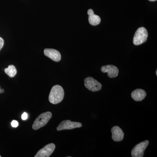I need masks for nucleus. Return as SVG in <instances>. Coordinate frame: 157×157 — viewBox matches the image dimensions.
Wrapping results in <instances>:
<instances>
[{"label":"nucleus","instance_id":"1","mask_svg":"<svg viewBox=\"0 0 157 157\" xmlns=\"http://www.w3.org/2000/svg\"><path fill=\"white\" fill-rule=\"evenodd\" d=\"M64 97V91L60 86H54L51 90L48 100L51 104H58L61 102Z\"/></svg>","mask_w":157,"mask_h":157},{"label":"nucleus","instance_id":"2","mask_svg":"<svg viewBox=\"0 0 157 157\" xmlns=\"http://www.w3.org/2000/svg\"><path fill=\"white\" fill-rule=\"evenodd\" d=\"M52 117V114L50 112L43 113L38 116L34 122L33 128L37 130L44 127L46 124Z\"/></svg>","mask_w":157,"mask_h":157},{"label":"nucleus","instance_id":"3","mask_svg":"<svg viewBox=\"0 0 157 157\" xmlns=\"http://www.w3.org/2000/svg\"><path fill=\"white\" fill-rule=\"evenodd\" d=\"M148 33L144 27H140L137 29L133 38V43L135 45L143 44L147 40Z\"/></svg>","mask_w":157,"mask_h":157},{"label":"nucleus","instance_id":"4","mask_svg":"<svg viewBox=\"0 0 157 157\" xmlns=\"http://www.w3.org/2000/svg\"><path fill=\"white\" fill-rule=\"evenodd\" d=\"M84 85L88 89L93 92L98 91L102 88V84L91 77H87L85 79Z\"/></svg>","mask_w":157,"mask_h":157},{"label":"nucleus","instance_id":"5","mask_svg":"<svg viewBox=\"0 0 157 157\" xmlns=\"http://www.w3.org/2000/svg\"><path fill=\"white\" fill-rule=\"evenodd\" d=\"M148 140H146L137 144L132 149V156L133 157H143L144 151L148 146Z\"/></svg>","mask_w":157,"mask_h":157},{"label":"nucleus","instance_id":"6","mask_svg":"<svg viewBox=\"0 0 157 157\" xmlns=\"http://www.w3.org/2000/svg\"><path fill=\"white\" fill-rule=\"evenodd\" d=\"M82 124L79 122L71 121L70 120L63 121L60 123L57 128L58 131L65 130H71L76 128H81Z\"/></svg>","mask_w":157,"mask_h":157},{"label":"nucleus","instance_id":"7","mask_svg":"<svg viewBox=\"0 0 157 157\" xmlns=\"http://www.w3.org/2000/svg\"><path fill=\"white\" fill-rule=\"evenodd\" d=\"M56 146L53 143H50L45 145L35 155V157H49L55 149Z\"/></svg>","mask_w":157,"mask_h":157},{"label":"nucleus","instance_id":"8","mask_svg":"<svg viewBox=\"0 0 157 157\" xmlns=\"http://www.w3.org/2000/svg\"><path fill=\"white\" fill-rule=\"evenodd\" d=\"M101 70L103 73H107L109 78H115L118 75V69L113 65L103 66L101 68Z\"/></svg>","mask_w":157,"mask_h":157},{"label":"nucleus","instance_id":"9","mask_svg":"<svg viewBox=\"0 0 157 157\" xmlns=\"http://www.w3.org/2000/svg\"><path fill=\"white\" fill-rule=\"evenodd\" d=\"M44 54L45 56L48 57L54 61L58 62L61 59L60 53L56 49L45 48L44 51Z\"/></svg>","mask_w":157,"mask_h":157},{"label":"nucleus","instance_id":"10","mask_svg":"<svg viewBox=\"0 0 157 157\" xmlns=\"http://www.w3.org/2000/svg\"><path fill=\"white\" fill-rule=\"evenodd\" d=\"M112 132V138L113 140L115 141H121L123 139L124 133L122 129L118 126L113 127L111 129Z\"/></svg>","mask_w":157,"mask_h":157},{"label":"nucleus","instance_id":"11","mask_svg":"<svg viewBox=\"0 0 157 157\" xmlns=\"http://www.w3.org/2000/svg\"><path fill=\"white\" fill-rule=\"evenodd\" d=\"M87 14L89 15V22L91 25L96 26L100 24L101 21V18L98 15L94 14L92 9L88 10Z\"/></svg>","mask_w":157,"mask_h":157},{"label":"nucleus","instance_id":"12","mask_svg":"<svg viewBox=\"0 0 157 157\" xmlns=\"http://www.w3.org/2000/svg\"><path fill=\"white\" fill-rule=\"evenodd\" d=\"M132 98L136 101H142L146 96V93L142 89H136L133 91L132 93Z\"/></svg>","mask_w":157,"mask_h":157},{"label":"nucleus","instance_id":"13","mask_svg":"<svg viewBox=\"0 0 157 157\" xmlns=\"http://www.w3.org/2000/svg\"><path fill=\"white\" fill-rule=\"evenodd\" d=\"M5 73L11 78H13L17 74V70L14 65H9L8 67L5 70Z\"/></svg>","mask_w":157,"mask_h":157},{"label":"nucleus","instance_id":"14","mask_svg":"<svg viewBox=\"0 0 157 157\" xmlns=\"http://www.w3.org/2000/svg\"><path fill=\"white\" fill-rule=\"evenodd\" d=\"M18 124H18V122L16 120H13L11 122V126L13 127V128H17V127H18Z\"/></svg>","mask_w":157,"mask_h":157},{"label":"nucleus","instance_id":"15","mask_svg":"<svg viewBox=\"0 0 157 157\" xmlns=\"http://www.w3.org/2000/svg\"><path fill=\"white\" fill-rule=\"evenodd\" d=\"M28 117V115L26 113L24 112L21 115V119L23 121H25L27 119Z\"/></svg>","mask_w":157,"mask_h":157},{"label":"nucleus","instance_id":"16","mask_svg":"<svg viewBox=\"0 0 157 157\" xmlns=\"http://www.w3.org/2000/svg\"><path fill=\"white\" fill-rule=\"evenodd\" d=\"M4 45V39L0 37V51L3 48V46Z\"/></svg>","mask_w":157,"mask_h":157},{"label":"nucleus","instance_id":"17","mask_svg":"<svg viewBox=\"0 0 157 157\" xmlns=\"http://www.w3.org/2000/svg\"><path fill=\"white\" fill-rule=\"evenodd\" d=\"M4 92V90L3 89H0V93L1 94H2V93H3Z\"/></svg>","mask_w":157,"mask_h":157},{"label":"nucleus","instance_id":"18","mask_svg":"<svg viewBox=\"0 0 157 157\" xmlns=\"http://www.w3.org/2000/svg\"><path fill=\"white\" fill-rule=\"evenodd\" d=\"M148 1H150V2H155V1H157V0H148Z\"/></svg>","mask_w":157,"mask_h":157},{"label":"nucleus","instance_id":"19","mask_svg":"<svg viewBox=\"0 0 157 157\" xmlns=\"http://www.w3.org/2000/svg\"><path fill=\"white\" fill-rule=\"evenodd\" d=\"M156 74L157 75V71H156Z\"/></svg>","mask_w":157,"mask_h":157},{"label":"nucleus","instance_id":"20","mask_svg":"<svg viewBox=\"0 0 157 157\" xmlns=\"http://www.w3.org/2000/svg\"><path fill=\"white\" fill-rule=\"evenodd\" d=\"M2 157V156H1V155H0V157Z\"/></svg>","mask_w":157,"mask_h":157},{"label":"nucleus","instance_id":"21","mask_svg":"<svg viewBox=\"0 0 157 157\" xmlns=\"http://www.w3.org/2000/svg\"><path fill=\"white\" fill-rule=\"evenodd\" d=\"M0 89H1V88H0Z\"/></svg>","mask_w":157,"mask_h":157}]
</instances>
